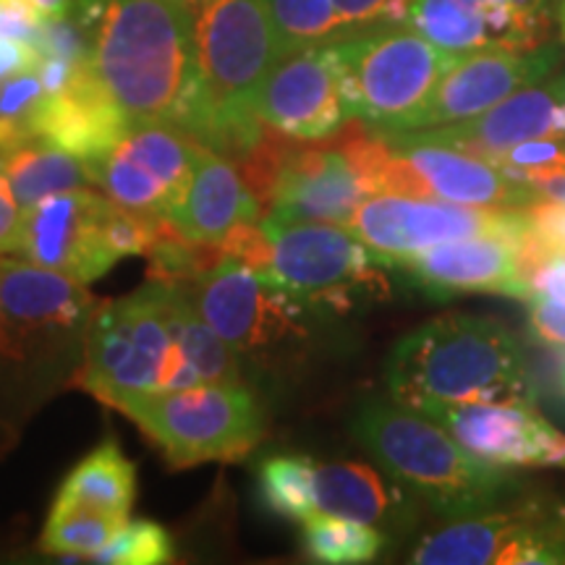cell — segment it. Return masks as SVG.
<instances>
[{
  "label": "cell",
  "instance_id": "obj_1",
  "mask_svg": "<svg viewBox=\"0 0 565 565\" xmlns=\"http://www.w3.org/2000/svg\"><path fill=\"white\" fill-rule=\"evenodd\" d=\"M89 66L129 126L171 124L196 139L202 84L194 0H76Z\"/></svg>",
  "mask_w": 565,
  "mask_h": 565
},
{
  "label": "cell",
  "instance_id": "obj_2",
  "mask_svg": "<svg viewBox=\"0 0 565 565\" xmlns=\"http://www.w3.org/2000/svg\"><path fill=\"white\" fill-rule=\"evenodd\" d=\"M385 383L395 404L534 401L526 359L511 330L477 315L450 312L393 345Z\"/></svg>",
  "mask_w": 565,
  "mask_h": 565
},
{
  "label": "cell",
  "instance_id": "obj_3",
  "mask_svg": "<svg viewBox=\"0 0 565 565\" xmlns=\"http://www.w3.org/2000/svg\"><path fill=\"white\" fill-rule=\"evenodd\" d=\"M351 433L401 490L445 521L494 511L521 492L511 471L466 454L440 424L395 401L359 406Z\"/></svg>",
  "mask_w": 565,
  "mask_h": 565
},
{
  "label": "cell",
  "instance_id": "obj_4",
  "mask_svg": "<svg viewBox=\"0 0 565 565\" xmlns=\"http://www.w3.org/2000/svg\"><path fill=\"white\" fill-rule=\"evenodd\" d=\"M196 58L202 84L196 141L238 162L265 137L257 100L280 58L267 0H200Z\"/></svg>",
  "mask_w": 565,
  "mask_h": 565
},
{
  "label": "cell",
  "instance_id": "obj_5",
  "mask_svg": "<svg viewBox=\"0 0 565 565\" xmlns=\"http://www.w3.org/2000/svg\"><path fill=\"white\" fill-rule=\"evenodd\" d=\"M173 291V282L147 280L139 291L95 307L84 338V391L110 404L121 393L204 385L175 338Z\"/></svg>",
  "mask_w": 565,
  "mask_h": 565
},
{
  "label": "cell",
  "instance_id": "obj_6",
  "mask_svg": "<svg viewBox=\"0 0 565 565\" xmlns=\"http://www.w3.org/2000/svg\"><path fill=\"white\" fill-rule=\"evenodd\" d=\"M391 145L351 118L328 139H286L263 217L349 225L366 196L391 192Z\"/></svg>",
  "mask_w": 565,
  "mask_h": 565
},
{
  "label": "cell",
  "instance_id": "obj_7",
  "mask_svg": "<svg viewBox=\"0 0 565 565\" xmlns=\"http://www.w3.org/2000/svg\"><path fill=\"white\" fill-rule=\"evenodd\" d=\"M259 231L252 267L301 307L351 312L356 303L387 296V267L349 225L263 217Z\"/></svg>",
  "mask_w": 565,
  "mask_h": 565
},
{
  "label": "cell",
  "instance_id": "obj_8",
  "mask_svg": "<svg viewBox=\"0 0 565 565\" xmlns=\"http://www.w3.org/2000/svg\"><path fill=\"white\" fill-rule=\"evenodd\" d=\"M158 445L173 469L242 461L265 437V416L244 385L121 393L108 404Z\"/></svg>",
  "mask_w": 565,
  "mask_h": 565
},
{
  "label": "cell",
  "instance_id": "obj_9",
  "mask_svg": "<svg viewBox=\"0 0 565 565\" xmlns=\"http://www.w3.org/2000/svg\"><path fill=\"white\" fill-rule=\"evenodd\" d=\"M349 118L374 134L401 129L458 53L435 45L412 26L393 24L333 42Z\"/></svg>",
  "mask_w": 565,
  "mask_h": 565
},
{
  "label": "cell",
  "instance_id": "obj_10",
  "mask_svg": "<svg viewBox=\"0 0 565 565\" xmlns=\"http://www.w3.org/2000/svg\"><path fill=\"white\" fill-rule=\"evenodd\" d=\"M416 565H563L565 505L542 500L505 503L494 511L448 521L422 536Z\"/></svg>",
  "mask_w": 565,
  "mask_h": 565
},
{
  "label": "cell",
  "instance_id": "obj_11",
  "mask_svg": "<svg viewBox=\"0 0 565 565\" xmlns=\"http://www.w3.org/2000/svg\"><path fill=\"white\" fill-rule=\"evenodd\" d=\"M349 228L385 267L429 246L469 236H503L519 242L529 231L524 207H471L416 194H372L359 204Z\"/></svg>",
  "mask_w": 565,
  "mask_h": 565
},
{
  "label": "cell",
  "instance_id": "obj_12",
  "mask_svg": "<svg viewBox=\"0 0 565 565\" xmlns=\"http://www.w3.org/2000/svg\"><path fill=\"white\" fill-rule=\"evenodd\" d=\"M196 315L236 353L273 349L303 333V307L242 259L225 257L183 282Z\"/></svg>",
  "mask_w": 565,
  "mask_h": 565
},
{
  "label": "cell",
  "instance_id": "obj_13",
  "mask_svg": "<svg viewBox=\"0 0 565 565\" xmlns=\"http://www.w3.org/2000/svg\"><path fill=\"white\" fill-rule=\"evenodd\" d=\"M200 150V141L179 126H131L105 158L92 162L89 173L113 204L150 221H168L186 192Z\"/></svg>",
  "mask_w": 565,
  "mask_h": 565
},
{
  "label": "cell",
  "instance_id": "obj_14",
  "mask_svg": "<svg viewBox=\"0 0 565 565\" xmlns=\"http://www.w3.org/2000/svg\"><path fill=\"white\" fill-rule=\"evenodd\" d=\"M97 301L66 273L30 259L0 263V356L24 362L76 335Z\"/></svg>",
  "mask_w": 565,
  "mask_h": 565
},
{
  "label": "cell",
  "instance_id": "obj_15",
  "mask_svg": "<svg viewBox=\"0 0 565 565\" xmlns=\"http://www.w3.org/2000/svg\"><path fill=\"white\" fill-rule=\"evenodd\" d=\"M416 412L440 424L466 454L498 469H565V433L534 401L427 404Z\"/></svg>",
  "mask_w": 565,
  "mask_h": 565
},
{
  "label": "cell",
  "instance_id": "obj_16",
  "mask_svg": "<svg viewBox=\"0 0 565 565\" xmlns=\"http://www.w3.org/2000/svg\"><path fill=\"white\" fill-rule=\"evenodd\" d=\"M383 139L393 150V194L437 196L471 207H529L545 200L532 183L511 179L471 152L412 134H385Z\"/></svg>",
  "mask_w": 565,
  "mask_h": 565
},
{
  "label": "cell",
  "instance_id": "obj_17",
  "mask_svg": "<svg viewBox=\"0 0 565 565\" xmlns=\"http://www.w3.org/2000/svg\"><path fill=\"white\" fill-rule=\"evenodd\" d=\"M557 63L561 51L555 45H540L534 51H477L458 55L427 100L393 134L469 121L503 103L513 92L547 79Z\"/></svg>",
  "mask_w": 565,
  "mask_h": 565
},
{
  "label": "cell",
  "instance_id": "obj_18",
  "mask_svg": "<svg viewBox=\"0 0 565 565\" xmlns=\"http://www.w3.org/2000/svg\"><path fill=\"white\" fill-rule=\"evenodd\" d=\"M557 0H414L406 26L450 53L534 51L553 30Z\"/></svg>",
  "mask_w": 565,
  "mask_h": 565
},
{
  "label": "cell",
  "instance_id": "obj_19",
  "mask_svg": "<svg viewBox=\"0 0 565 565\" xmlns=\"http://www.w3.org/2000/svg\"><path fill=\"white\" fill-rule=\"evenodd\" d=\"M110 204L89 186L45 196L24 210L19 254L89 286L118 263L105 238Z\"/></svg>",
  "mask_w": 565,
  "mask_h": 565
},
{
  "label": "cell",
  "instance_id": "obj_20",
  "mask_svg": "<svg viewBox=\"0 0 565 565\" xmlns=\"http://www.w3.org/2000/svg\"><path fill=\"white\" fill-rule=\"evenodd\" d=\"M267 129L288 139H328L351 121L333 42L301 47L275 61L257 100Z\"/></svg>",
  "mask_w": 565,
  "mask_h": 565
},
{
  "label": "cell",
  "instance_id": "obj_21",
  "mask_svg": "<svg viewBox=\"0 0 565 565\" xmlns=\"http://www.w3.org/2000/svg\"><path fill=\"white\" fill-rule=\"evenodd\" d=\"M387 270L404 273L429 299H454L463 294H494L529 301L515 242L503 236L454 238L393 259Z\"/></svg>",
  "mask_w": 565,
  "mask_h": 565
},
{
  "label": "cell",
  "instance_id": "obj_22",
  "mask_svg": "<svg viewBox=\"0 0 565 565\" xmlns=\"http://www.w3.org/2000/svg\"><path fill=\"white\" fill-rule=\"evenodd\" d=\"M412 137L440 141L456 150L471 152L477 158L492 160L494 154L519 145V141L563 137L565 134V76L542 79L513 92L494 108L479 113L469 121H458L435 129L404 131ZM385 137V134H383Z\"/></svg>",
  "mask_w": 565,
  "mask_h": 565
},
{
  "label": "cell",
  "instance_id": "obj_23",
  "mask_svg": "<svg viewBox=\"0 0 565 565\" xmlns=\"http://www.w3.org/2000/svg\"><path fill=\"white\" fill-rule=\"evenodd\" d=\"M26 126L61 150L87 162L105 158L118 139L131 129L126 116L105 92L100 79L84 58L58 92L45 95L40 108L26 118Z\"/></svg>",
  "mask_w": 565,
  "mask_h": 565
},
{
  "label": "cell",
  "instance_id": "obj_24",
  "mask_svg": "<svg viewBox=\"0 0 565 565\" xmlns=\"http://www.w3.org/2000/svg\"><path fill=\"white\" fill-rule=\"evenodd\" d=\"M263 212L236 162L202 145L186 192L168 223L189 242L223 246L238 225L263 221Z\"/></svg>",
  "mask_w": 565,
  "mask_h": 565
},
{
  "label": "cell",
  "instance_id": "obj_25",
  "mask_svg": "<svg viewBox=\"0 0 565 565\" xmlns=\"http://www.w3.org/2000/svg\"><path fill=\"white\" fill-rule=\"evenodd\" d=\"M0 175L21 210L45 196L92 186L87 162L34 134L26 124L0 121Z\"/></svg>",
  "mask_w": 565,
  "mask_h": 565
},
{
  "label": "cell",
  "instance_id": "obj_26",
  "mask_svg": "<svg viewBox=\"0 0 565 565\" xmlns=\"http://www.w3.org/2000/svg\"><path fill=\"white\" fill-rule=\"evenodd\" d=\"M317 513L383 524L398 513L401 494H395L377 469L356 461L317 463L315 471Z\"/></svg>",
  "mask_w": 565,
  "mask_h": 565
},
{
  "label": "cell",
  "instance_id": "obj_27",
  "mask_svg": "<svg viewBox=\"0 0 565 565\" xmlns=\"http://www.w3.org/2000/svg\"><path fill=\"white\" fill-rule=\"evenodd\" d=\"M55 498L103 513L129 515L137 498V469L116 440H105L74 466Z\"/></svg>",
  "mask_w": 565,
  "mask_h": 565
},
{
  "label": "cell",
  "instance_id": "obj_28",
  "mask_svg": "<svg viewBox=\"0 0 565 565\" xmlns=\"http://www.w3.org/2000/svg\"><path fill=\"white\" fill-rule=\"evenodd\" d=\"M173 328L181 351L192 362L204 385H244L238 353L196 315L183 282H173Z\"/></svg>",
  "mask_w": 565,
  "mask_h": 565
},
{
  "label": "cell",
  "instance_id": "obj_29",
  "mask_svg": "<svg viewBox=\"0 0 565 565\" xmlns=\"http://www.w3.org/2000/svg\"><path fill=\"white\" fill-rule=\"evenodd\" d=\"M301 542L307 555L328 565L374 563L385 547V534L374 524L343 519V515L315 513L303 521Z\"/></svg>",
  "mask_w": 565,
  "mask_h": 565
},
{
  "label": "cell",
  "instance_id": "obj_30",
  "mask_svg": "<svg viewBox=\"0 0 565 565\" xmlns=\"http://www.w3.org/2000/svg\"><path fill=\"white\" fill-rule=\"evenodd\" d=\"M129 515H113L95 508L66 503L55 498L42 529L40 547L51 555H87L100 553L129 524Z\"/></svg>",
  "mask_w": 565,
  "mask_h": 565
},
{
  "label": "cell",
  "instance_id": "obj_31",
  "mask_svg": "<svg viewBox=\"0 0 565 565\" xmlns=\"http://www.w3.org/2000/svg\"><path fill=\"white\" fill-rule=\"evenodd\" d=\"M280 55L349 38L333 0H267Z\"/></svg>",
  "mask_w": 565,
  "mask_h": 565
},
{
  "label": "cell",
  "instance_id": "obj_32",
  "mask_svg": "<svg viewBox=\"0 0 565 565\" xmlns=\"http://www.w3.org/2000/svg\"><path fill=\"white\" fill-rule=\"evenodd\" d=\"M317 461L309 456H273L259 466V494L275 515L307 521L317 513L315 503Z\"/></svg>",
  "mask_w": 565,
  "mask_h": 565
},
{
  "label": "cell",
  "instance_id": "obj_33",
  "mask_svg": "<svg viewBox=\"0 0 565 565\" xmlns=\"http://www.w3.org/2000/svg\"><path fill=\"white\" fill-rule=\"evenodd\" d=\"M490 162L511 179L540 189L555 179H565V134L519 141L494 154Z\"/></svg>",
  "mask_w": 565,
  "mask_h": 565
},
{
  "label": "cell",
  "instance_id": "obj_34",
  "mask_svg": "<svg viewBox=\"0 0 565 565\" xmlns=\"http://www.w3.org/2000/svg\"><path fill=\"white\" fill-rule=\"evenodd\" d=\"M89 561L108 565H162L173 561V545L160 524L137 521V524H126L116 540L92 555Z\"/></svg>",
  "mask_w": 565,
  "mask_h": 565
},
{
  "label": "cell",
  "instance_id": "obj_35",
  "mask_svg": "<svg viewBox=\"0 0 565 565\" xmlns=\"http://www.w3.org/2000/svg\"><path fill=\"white\" fill-rule=\"evenodd\" d=\"M349 34L404 24L414 0H333Z\"/></svg>",
  "mask_w": 565,
  "mask_h": 565
},
{
  "label": "cell",
  "instance_id": "obj_36",
  "mask_svg": "<svg viewBox=\"0 0 565 565\" xmlns=\"http://www.w3.org/2000/svg\"><path fill=\"white\" fill-rule=\"evenodd\" d=\"M45 95L47 89L45 82H42L40 66L21 71L11 79L0 82V121L26 124V118L40 108Z\"/></svg>",
  "mask_w": 565,
  "mask_h": 565
},
{
  "label": "cell",
  "instance_id": "obj_37",
  "mask_svg": "<svg viewBox=\"0 0 565 565\" xmlns=\"http://www.w3.org/2000/svg\"><path fill=\"white\" fill-rule=\"evenodd\" d=\"M45 19L32 0H0V40H21L34 45Z\"/></svg>",
  "mask_w": 565,
  "mask_h": 565
},
{
  "label": "cell",
  "instance_id": "obj_38",
  "mask_svg": "<svg viewBox=\"0 0 565 565\" xmlns=\"http://www.w3.org/2000/svg\"><path fill=\"white\" fill-rule=\"evenodd\" d=\"M524 210L529 233H532L536 242L565 249V202L540 200Z\"/></svg>",
  "mask_w": 565,
  "mask_h": 565
},
{
  "label": "cell",
  "instance_id": "obj_39",
  "mask_svg": "<svg viewBox=\"0 0 565 565\" xmlns=\"http://www.w3.org/2000/svg\"><path fill=\"white\" fill-rule=\"evenodd\" d=\"M529 303V328L536 341L565 351V303L532 299Z\"/></svg>",
  "mask_w": 565,
  "mask_h": 565
},
{
  "label": "cell",
  "instance_id": "obj_40",
  "mask_svg": "<svg viewBox=\"0 0 565 565\" xmlns=\"http://www.w3.org/2000/svg\"><path fill=\"white\" fill-rule=\"evenodd\" d=\"M21 225H24V210L13 200L9 183L0 175V254H19Z\"/></svg>",
  "mask_w": 565,
  "mask_h": 565
},
{
  "label": "cell",
  "instance_id": "obj_41",
  "mask_svg": "<svg viewBox=\"0 0 565 565\" xmlns=\"http://www.w3.org/2000/svg\"><path fill=\"white\" fill-rule=\"evenodd\" d=\"M42 55L32 42L21 40H0V82L11 79L21 71L38 68Z\"/></svg>",
  "mask_w": 565,
  "mask_h": 565
},
{
  "label": "cell",
  "instance_id": "obj_42",
  "mask_svg": "<svg viewBox=\"0 0 565 565\" xmlns=\"http://www.w3.org/2000/svg\"><path fill=\"white\" fill-rule=\"evenodd\" d=\"M47 19H63L74 13L76 0H32Z\"/></svg>",
  "mask_w": 565,
  "mask_h": 565
},
{
  "label": "cell",
  "instance_id": "obj_43",
  "mask_svg": "<svg viewBox=\"0 0 565 565\" xmlns=\"http://www.w3.org/2000/svg\"><path fill=\"white\" fill-rule=\"evenodd\" d=\"M555 19H557V24H561V34H563V40H565V0H557Z\"/></svg>",
  "mask_w": 565,
  "mask_h": 565
},
{
  "label": "cell",
  "instance_id": "obj_44",
  "mask_svg": "<svg viewBox=\"0 0 565 565\" xmlns=\"http://www.w3.org/2000/svg\"><path fill=\"white\" fill-rule=\"evenodd\" d=\"M561 387H563V395H565V364H563V372H561Z\"/></svg>",
  "mask_w": 565,
  "mask_h": 565
}]
</instances>
